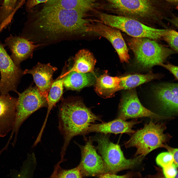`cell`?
<instances>
[{
  "instance_id": "cell-14",
  "label": "cell",
  "mask_w": 178,
  "mask_h": 178,
  "mask_svg": "<svg viewBox=\"0 0 178 178\" xmlns=\"http://www.w3.org/2000/svg\"><path fill=\"white\" fill-rule=\"evenodd\" d=\"M57 69L50 63L44 64L38 63L31 69H26L23 71V74L32 75L39 92L46 100L48 92L52 84V76Z\"/></svg>"
},
{
  "instance_id": "cell-2",
  "label": "cell",
  "mask_w": 178,
  "mask_h": 178,
  "mask_svg": "<svg viewBox=\"0 0 178 178\" xmlns=\"http://www.w3.org/2000/svg\"><path fill=\"white\" fill-rule=\"evenodd\" d=\"M60 116L59 129L64 140L61 159L63 160L72 139L76 136L86 134L91 123L99 118L79 100L64 103L60 110Z\"/></svg>"
},
{
  "instance_id": "cell-12",
  "label": "cell",
  "mask_w": 178,
  "mask_h": 178,
  "mask_svg": "<svg viewBox=\"0 0 178 178\" xmlns=\"http://www.w3.org/2000/svg\"><path fill=\"white\" fill-rule=\"evenodd\" d=\"M17 99L8 94L0 96V137L5 136L13 128Z\"/></svg>"
},
{
  "instance_id": "cell-21",
  "label": "cell",
  "mask_w": 178,
  "mask_h": 178,
  "mask_svg": "<svg viewBox=\"0 0 178 178\" xmlns=\"http://www.w3.org/2000/svg\"><path fill=\"white\" fill-rule=\"evenodd\" d=\"M158 74L150 73L145 74H135L121 77L120 90H130L153 80L158 79Z\"/></svg>"
},
{
  "instance_id": "cell-7",
  "label": "cell",
  "mask_w": 178,
  "mask_h": 178,
  "mask_svg": "<svg viewBox=\"0 0 178 178\" xmlns=\"http://www.w3.org/2000/svg\"><path fill=\"white\" fill-rule=\"evenodd\" d=\"M18 98L16 104L15 121L8 142L15 134L13 146L16 145L19 129L23 123L32 113L47 103L46 99L41 94L37 88L30 87L21 93H17Z\"/></svg>"
},
{
  "instance_id": "cell-27",
  "label": "cell",
  "mask_w": 178,
  "mask_h": 178,
  "mask_svg": "<svg viewBox=\"0 0 178 178\" xmlns=\"http://www.w3.org/2000/svg\"><path fill=\"white\" fill-rule=\"evenodd\" d=\"M177 167L173 163L163 168L165 177L167 178H178Z\"/></svg>"
},
{
  "instance_id": "cell-29",
  "label": "cell",
  "mask_w": 178,
  "mask_h": 178,
  "mask_svg": "<svg viewBox=\"0 0 178 178\" xmlns=\"http://www.w3.org/2000/svg\"><path fill=\"white\" fill-rule=\"evenodd\" d=\"M133 173H131L119 176L115 174L105 173L99 175L98 177L100 178H128L133 176Z\"/></svg>"
},
{
  "instance_id": "cell-30",
  "label": "cell",
  "mask_w": 178,
  "mask_h": 178,
  "mask_svg": "<svg viewBox=\"0 0 178 178\" xmlns=\"http://www.w3.org/2000/svg\"><path fill=\"white\" fill-rule=\"evenodd\" d=\"M170 72L174 75L176 79H178V67L170 64H165L163 63L160 65Z\"/></svg>"
},
{
  "instance_id": "cell-17",
  "label": "cell",
  "mask_w": 178,
  "mask_h": 178,
  "mask_svg": "<svg viewBox=\"0 0 178 178\" xmlns=\"http://www.w3.org/2000/svg\"><path fill=\"white\" fill-rule=\"evenodd\" d=\"M97 0H49L44 3V7L59 8L88 12L96 11L101 5Z\"/></svg>"
},
{
  "instance_id": "cell-23",
  "label": "cell",
  "mask_w": 178,
  "mask_h": 178,
  "mask_svg": "<svg viewBox=\"0 0 178 178\" xmlns=\"http://www.w3.org/2000/svg\"><path fill=\"white\" fill-rule=\"evenodd\" d=\"M50 177L53 178H82L83 176L78 166L74 168L66 170L62 168L60 165L56 164Z\"/></svg>"
},
{
  "instance_id": "cell-20",
  "label": "cell",
  "mask_w": 178,
  "mask_h": 178,
  "mask_svg": "<svg viewBox=\"0 0 178 178\" xmlns=\"http://www.w3.org/2000/svg\"><path fill=\"white\" fill-rule=\"evenodd\" d=\"M63 86L67 89L77 90L90 86L94 78L91 74L71 72L64 77Z\"/></svg>"
},
{
  "instance_id": "cell-32",
  "label": "cell",
  "mask_w": 178,
  "mask_h": 178,
  "mask_svg": "<svg viewBox=\"0 0 178 178\" xmlns=\"http://www.w3.org/2000/svg\"><path fill=\"white\" fill-rule=\"evenodd\" d=\"M175 7L177 9L178 7V0H163Z\"/></svg>"
},
{
  "instance_id": "cell-24",
  "label": "cell",
  "mask_w": 178,
  "mask_h": 178,
  "mask_svg": "<svg viewBox=\"0 0 178 178\" xmlns=\"http://www.w3.org/2000/svg\"><path fill=\"white\" fill-rule=\"evenodd\" d=\"M17 0H4L0 10V22L5 21L12 13Z\"/></svg>"
},
{
  "instance_id": "cell-9",
  "label": "cell",
  "mask_w": 178,
  "mask_h": 178,
  "mask_svg": "<svg viewBox=\"0 0 178 178\" xmlns=\"http://www.w3.org/2000/svg\"><path fill=\"white\" fill-rule=\"evenodd\" d=\"M0 95H5L12 91L17 93V87L23 71L15 64L0 41Z\"/></svg>"
},
{
  "instance_id": "cell-33",
  "label": "cell",
  "mask_w": 178,
  "mask_h": 178,
  "mask_svg": "<svg viewBox=\"0 0 178 178\" xmlns=\"http://www.w3.org/2000/svg\"><path fill=\"white\" fill-rule=\"evenodd\" d=\"M2 28L1 27H0V31L2 30Z\"/></svg>"
},
{
  "instance_id": "cell-8",
  "label": "cell",
  "mask_w": 178,
  "mask_h": 178,
  "mask_svg": "<svg viewBox=\"0 0 178 178\" xmlns=\"http://www.w3.org/2000/svg\"><path fill=\"white\" fill-rule=\"evenodd\" d=\"M122 98L118 118L126 120L131 118L148 117L156 121L172 118V117L155 113L141 104L135 89L129 90Z\"/></svg>"
},
{
  "instance_id": "cell-10",
  "label": "cell",
  "mask_w": 178,
  "mask_h": 178,
  "mask_svg": "<svg viewBox=\"0 0 178 178\" xmlns=\"http://www.w3.org/2000/svg\"><path fill=\"white\" fill-rule=\"evenodd\" d=\"M78 145L81 149V158L78 166L83 177H98L106 173L103 160L101 156L97 154L93 145L92 139L89 138L84 145Z\"/></svg>"
},
{
  "instance_id": "cell-31",
  "label": "cell",
  "mask_w": 178,
  "mask_h": 178,
  "mask_svg": "<svg viewBox=\"0 0 178 178\" xmlns=\"http://www.w3.org/2000/svg\"><path fill=\"white\" fill-rule=\"evenodd\" d=\"M48 0H28L27 4V7L28 9H30L37 5L41 3H45Z\"/></svg>"
},
{
  "instance_id": "cell-1",
  "label": "cell",
  "mask_w": 178,
  "mask_h": 178,
  "mask_svg": "<svg viewBox=\"0 0 178 178\" xmlns=\"http://www.w3.org/2000/svg\"><path fill=\"white\" fill-rule=\"evenodd\" d=\"M87 12L43 6L35 14L30 26L34 31L48 37L87 32L91 22L85 18Z\"/></svg>"
},
{
  "instance_id": "cell-13",
  "label": "cell",
  "mask_w": 178,
  "mask_h": 178,
  "mask_svg": "<svg viewBox=\"0 0 178 178\" xmlns=\"http://www.w3.org/2000/svg\"><path fill=\"white\" fill-rule=\"evenodd\" d=\"M33 43L22 36L11 35L5 41V45L11 52V58L19 67L21 63L31 56L34 50L40 45Z\"/></svg>"
},
{
  "instance_id": "cell-4",
  "label": "cell",
  "mask_w": 178,
  "mask_h": 178,
  "mask_svg": "<svg viewBox=\"0 0 178 178\" xmlns=\"http://www.w3.org/2000/svg\"><path fill=\"white\" fill-rule=\"evenodd\" d=\"M94 137L97 143L96 147L104 161L106 173L115 174L125 170L134 168L139 165L144 157L140 156L127 159L120 146L111 142L108 134H101Z\"/></svg>"
},
{
  "instance_id": "cell-22",
  "label": "cell",
  "mask_w": 178,
  "mask_h": 178,
  "mask_svg": "<svg viewBox=\"0 0 178 178\" xmlns=\"http://www.w3.org/2000/svg\"><path fill=\"white\" fill-rule=\"evenodd\" d=\"M64 77L52 83L49 90L47 100L48 110L46 117L41 133L44 130L49 114L52 108L58 101L63 92V81Z\"/></svg>"
},
{
  "instance_id": "cell-6",
  "label": "cell",
  "mask_w": 178,
  "mask_h": 178,
  "mask_svg": "<svg viewBox=\"0 0 178 178\" xmlns=\"http://www.w3.org/2000/svg\"><path fill=\"white\" fill-rule=\"evenodd\" d=\"M96 16L104 24L120 30L133 38H146L158 40L162 38L169 29L153 27L131 18L98 12Z\"/></svg>"
},
{
  "instance_id": "cell-11",
  "label": "cell",
  "mask_w": 178,
  "mask_h": 178,
  "mask_svg": "<svg viewBox=\"0 0 178 178\" xmlns=\"http://www.w3.org/2000/svg\"><path fill=\"white\" fill-rule=\"evenodd\" d=\"M91 22L88 25V32L96 34L106 38L116 51L121 61L129 62L130 57L126 43L119 30L106 25L100 21Z\"/></svg>"
},
{
  "instance_id": "cell-15",
  "label": "cell",
  "mask_w": 178,
  "mask_h": 178,
  "mask_svg": "<svg viewBox=\"0 0 178 178\" xmlns=\"http://www.w3.org/2000/svg\"><path fill=\"white\" fill-rule=\"evenodd\" d=\"M140 122L136 120L127 121L118 118L108 122L91 124L87 130L86 134L96 132L106 134L126 133L130 135L135 131L132 129L134 126Z\"/></svg>"
},
{
  "instance_id": "cell-28",
  "label": "cell",
  "mask_w": 178,
  "mask_h": 178,
  "mask_svg": "<svg viewBox=\"0 0 178 178\" xmlns=\"http://www.w3.org/2000/svg\"><path fill=\"white\" fill-rule=\"evenodd\" d=\"M163 148H166L173 156L174 161L173 164L178 167V149L169 146L166 143L164 144Z\"/></svg>"
},
{
  "instance_id": "cell-19",
  "label": "cell",
  "mask_w": 178,
  "mask_h": 178,
  "mask_svg": "<svg viewBox=\"0 0 178 178\" xmlns=\"http://www.w3.org/2000/svg\"><path fill=\"white\" fill-rule=\"evenodd\" d=\"M121 77H112L105 73L96 78L95 85L97 93L104 98L111 97L120 90Z\"/></svg>"
},
{
  "instance_id": "cell-3",
  "label": "cell",
  "mask_w": 178,
  "mask_h": 178,
  "mask_svg": "<svg viewBox=\"0 0 178 178\" xmlns=\"http://www.w3.org/2000/svg\"><path fill=\"white\" fill-rule=\"evenodd\" d=\"M152 119L144 127L131 134L124 145L127 148L134 147L136 149L134 157H144L153 150L163 148L164 144L169 142L172 137L168 133H164L166 125L163 123H154Z\"/></svg>"
},
{
  "instance_id": "cell-18",
  "label": "cell",
  "mask_w": 178,
  "mask_h": 178,
  "mask_svg": "<svg viewBox=\"0 0 178 178\" xmlns=\"http://www.w3.org/2000/svg\"><path fill=\"white\" fill-rule=\"evenodd\" d=\"M73 66L60 77H63L69 73L75 71L78 73H87L93 71L96 60L92 54L89 50L82 49L75 55L74 58Z\"/></svg>"
},
{
  "instance_id": "cell-26",
  "label": "cell",
  "mask_w": 178,
  "mask_h": 178,
  "mask_svg": "<svg viewBox=\"0 0 178 178\" xmlns=\"http://www.w3.org/2000/svg\"><path fill=\"white\" fill-rule=\"evenodd\" d=\"M172 156L168 152L161 153L157 156L156 161L157 164L162 168L173 163Z\"/></svg>"
},
{
  "instance_id": "cell-25",
  "label": "cell",
  "mask_w": 178,
  "mask_h": 178,
  "mask_svg": "<svg viewBox=\"0 0 178 178\" xmlns=\"http://www.w3.org/2000/svg\"><path fill=\"white\" fill-rule=\"evenodd\" d=\"M164 40L175 51L178 49V33L174 30H169L162 37Z\"/></svg>"
},
{
  "instance_id": "cell-16",
  "label": "cell",
  "mask_w": 178,
  "mask_h": 178,
  "mask_svg": "<svg viewBox=\"0 0 178 178\" xmlns=\"http://www.w3.org/2000/svg\"><path fill=\"white\" fill-rule=\"evenodd\" d=\"M178 88L177 83H167L158 86L154 90L156 99L164 110L178 113Z\"/></svg>"
},
{
  "instance_id": "cell-5",
  "label": "cell",
  "mask_w": 178,
  "mask_h": 178,
  "mask_svg": "<svg viewBox=\"0 0 178 178\" xmlns=\"http://www.w3.org/2000/svg\"><path fill=\"white\" fill-rule=\"evenodd\" d=\"M128 44L137 64L144 69L160 65L174 53L155 41L146 38H133L129 40Z\"/></svg>"
}]
</instances>
